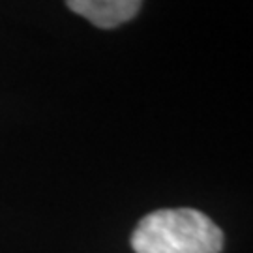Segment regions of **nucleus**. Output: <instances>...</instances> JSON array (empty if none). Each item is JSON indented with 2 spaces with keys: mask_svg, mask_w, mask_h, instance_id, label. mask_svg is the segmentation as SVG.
<instances>
[{
  "mask_svg": "<svg viewBox=\"0 0 253 253\" xmlns=\"http://www.w3.org/2000/svg\"><path fill=\"white\" fill-rule=\"evenodd\" d=\"M131 248L135 253H219L223 233L195 208H163L139 221Z\"/></svg>",
  "mask_w": 253,
  "mask_h": 253,
  "instance_id": "nucleus-1",
  "label": "nucleus"
},
{
  "mask_svg": "<svg viewBox=\"0 0 253 253\" xmlns=\"http://www.w3.org/2000/svg\"><path fill=\"white\" fill-rule=\"evenodd\" d=\"M68 8L100 28H115L133 19L141 9L137 0H70Z\"/></svg>",
  "mask_w": 253,
  "mask_h": 253,
  "instance_id": "nucleus-2",
  "label": "nucleus"
}]
</instances>
